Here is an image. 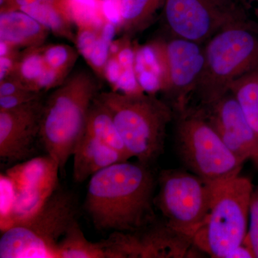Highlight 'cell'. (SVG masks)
Segmentation results:
<instances>
[{
    "instance_id": "obj_1",
    "label": "cell",
    "mask_w": 258,
    "mask_h": 258,
    "mask_svg": "<svg viewBox=\"0 0 258 258\" xmlns=\"http://www.w3.org/2000/svg\"><path fill=\"white\" fill-rule=\"evenodd\" d=\"M156 185L149 164L116 163L90 178L85 208L97 230L135 232L157 219Z\"/></svg>"
},
{
    "instance_id": "obj_2",
    "label": "cell",
    "mask_w": 258,
    "mask_h": 258,
    "mask_svg": "<svg viewBox=\"0 0 258 258\" xmlns=\"http://www.w3.org/2000/svg\"><path fill=\"white\" fill-rule=\"evenodd\" d=\"M100 88L94 74L81 70L70 74L45 100L40 142L57 161L60 172L84 133L90 108Z\"/></svg>"
},
{
    "instance_id": "obj_3",
    "label": "cell",
    "mask_w": 258,
    "mask_h": 258,
    "mask_svg": "<svg viewBox=\"0 0 258 258\" xmlns=\"http://www.w3.org/2000/svg\"><path fill=\"white\" fill-rule=\"evenodd\" d=\"M132 158L150 165L164 152L166 128L174 117L171 106L152 93L100 92Z\"/></svg>"
},
{
    "instance_id": "obj_4",
    "label": "cell",
    "mask_w": 258,
    "mask_h": 258,
    "mask_svg": "<svg viewBox=\"0 0 258 258\" xmlns=\"http://www.w3.org/2000/svg\"><path fill=\"white\" fill-rule=\"evenodd\" d=\"M258 69V30L247 21L224 29L205 45V66L195 92L208 107L230 92L231 84Z\"/></svg>"
},
{
    "instance_id": "obj_5",
    "label": "cell",
    "mask_w": 258,
    "mask_h": 258,
    "mask_svg": "<svg viewBox=\"0 0 258 258\" xmlns=\"http://www.w3.org/2000/svg\"><path fill=\"white\" fill-rule=\"evenodd\" d=\"M77 217L76 197L59 186L33 215L2 231L0 257L57 258L59 242Z\"/></svg>"
},
{
    "instance_id": "obj_6",
    "label": "cell",
    "mask_w": 258,
    "mask_h": 258,
    "mask_svg": "<svg viewBox=\"0 0 258 258\" xmlns=\"http://www.w3.org/2000/svg\"><path fill=\"white\" fill-rule=\"evenodd\" d=\"M212 186L210 210L194 236V247L212 257L227 258L247 236L253 185L238 174Z\"/></svg>"
},
{
    "instance_id": "obj_7",
    "label": "cell",
    "mask_w": 258,
    "mask_h": 258,
    "mask_svg": "<svg viewBox=\"0 0 258 258\" xmlns=\"http://www.w3.org/2000/svg\"><path fill=\"white\" fill-rule=\"evenodd\" d=\"M176 113V148L189 171L211 185L240 174L244 161L225 145L203 107Z\"/></svg>"
},
{
    "instance_id": "obj_8",
    "label": "cell",
    "mask_w": 258,
    "mask_h": 258,
    "mask_svg": "<svg viewBox=\"0 0 258 258\" xmlns=\"http://www.w3.org/2000/svg\"><path fill=\"white\" fill-rule=\"evenodd\" d=\"M154 62L159 91L170 100L174 112L188 106L205 66V45L177 37L158 38L147 45Z\"/></svg>"
},
{
    "instance_id": "obj_9",
    "label": "cell",
    "mask_w": 258,
    "mask_h": 258,
    "mask_svg": "<svg viewBox=\"0 0 258 258\" xmlns=\"http://www.w3.org/2000/svg\"><path fill=\"white\" fill-rule=\"evenodd\" d=\"M154 204L173 230L194 238L203 225L211 205L212 186L191 171L168 169L157 180Z\"/></svg>"
},
{
    "instance_id": "obj_10",
    "label": "cell",
    "mask_w": 258,
    "mask_h": 258,
    "mask_svg": "<svg viewBox=\"0 0 258 258\" xmlns=\"http://www.w3.org/2000/svg\"><path fill=\"white\" fill-rule=\"evenodd\" d=\"M164 18L173 37L203 45L224 29L247 20L234 0H166Z\"/></svg>"
},
{
    "instance_id": "obj_11",
    "label": "cell",
    "mask_w": 258,
    "mask_h": 258,
    "mask_svg": "<svg viewBox=\"0 0 258 258\" xmlns=\"http://www.w3.org/2000/svg\"><path fill=\"white\" fill-rule=\"evenodd\" d=\"M59 172L60 166L48 154L31 158L7 171L13 184L14 200L5 230L41 208L60 186Z\"/></svg>"
},
{
    "instance_id": "obj_12",
    "label": "cell",
    "mask_w": 258,
    "mask_h": 258,
    "mask_svg": "<svg viewBox=\"0 0 258 258\" xmlns=\"http://www.w3.org/2000/svg\"><path fill=\"white\" fill-rule=\"evenodd\" d=\"M109 237L115 258H183L189 257L194 246L192 239L163 219L135 232H113Z\"/></svg>"
},
{
    "instance_id": "obj_13",
    "label": "cell",
    "mask_w": 258,
    "mask_h": 258,
    "mask_svg": "<svg viewBox=\"0 0 258 258\" xmlns=\"http://www.w3.org/2000/svg\"><path fill=\"white\" fill-rule=\"evenodd\" d=\"M45 99L42 96L25 104L0 110V157L10 161L31 159L40 142Z\"/></svg>"
},
{
    "instance_id": "obj_14",
    "label": "cell",
    "mask_w": 258,
    "mask_h": 258,
    "mask_svg": "<svg viewBox=\"0 0 258 258\" xmlns=\"http://www.w3.org/2000/svg\"><path fill=\"white\" fill-rule=\"evenodd\" d=\"M203 108L210 123L236 157L244 162L258 157V137L232 93Z\"/></svg>"
},
{
    "instance_id": "obj_15",
    "label": "cell",
    "mask_w": 258,
    "mask_h": 258,
    "mask_svg": "<svg viewBox=\"0 0 258 258\" xmlns=\"http://www.w3.org/2000/svg\"><path fill=\"white\" fill-rule=\"evenodd\" d=\"M73 177L82 183L97 172L121 161H128L119 152L85 132L75 148Z\"/></svg>"
},
{
    "instance_id": "obj_16",
    "label": "cell",
    "mask_w": 258,
    "mask_h": 258,
    "mask_svg": "<svg viewBox=\"0 0 258 258\" xmlns=\"http://www.w3.org/2000/svg\"><path fill=\"white\" fill-rule=\"evenodd\" d=\"M50 30L21 10L1 12L0 41L13 48L41 47Z\"/></svg>"
},
{
    "instance_id": "obj_17",
    "label": "cell",
    "mask_w": 258,
    "mask_h": 258,
    "mask_svg": "<svg viewBox=\"0 0 258 258\" xmlns=\"http://www.w3.org/2000/svg\"><path fill=\"white\" fill-rule=\"evenodd\" d=\"M85 132L118 151L127 159L132 158L125 149L113 117L97 97L90 108Z\"/></svg>"
},
{
    "instance_id": "obj_18",
    "label": "cell",
    "mask_w": 258,
    "mask_h": 258,
    "mask_svg": "<svg viewBox=\"0 0 258 258\" xmlns=\"http://www.w3.org/2000/svg\"><path fill=\"white\" fill-rule=\"evenodd\" d=\"M57 255V258H108V252L106 240H88L77 220L59 242Z\"/></svg>"
},
{
    "instance_id": "obj_19",
    "label": "cell",
    "mask_w": 258,
    "mask_h": 258,
    "mask_svg": "<svg viewBox=\"0 0 258 258\" xmlns=\"http://www.w3.org/2000/svg\"><path fill=\"white\" fill-rule=\"evenodd\" d=\"M166 0H118L120 25L127 36L142 32Z\"/></svg>"
},
{
    "instance_id": "obj_20",
    "label": "cell",
    "mask_w": 258,
    "mask_h": 258,
    "mask_svg": "<svg viewBox=\"0 0 258 258\" xmlns=\"http://www.w3.org/2000/svg\"><path fill=\"white\" fill-rule=\"evenodd\" d=\"M230 92L235 97L244 117L258 137V69L234 81L231 84Z\"/></svg>"
},
{
    "instance_id": "obj_21",
    "label": "cell",
    "mask_w": 258,
    "mask_h": 258,
    "mask_svg": "<svg viewBox=\"0 0 258 258\" xmlns=\"http://www.w3.org/2000/svg\"><path fill=\"white\" fill-rule=\"evenodd\" d=\"M42 46L27 48L18 54L14 69L10 76L18 80L30 91H37V82L47 67L42 55Z\"/></svg>"
},
{
    "instance_id": "obj_22",
    "label": "cell",
    "mask_w": 258,
    "mask_h": 258,
    "mask_svg": "<svg viewBox=\"0 0 258 258\" xmlns=\"http://www.w3.org/2000/svg\"><path fill=\"white\" fill-rule=\"evenodd\" d=\"M20 10L36 20L50 32L75 42L76 36L71 29L72 22L53 5L41 2Z\"/></svg>"
},
{
    "instance_id": "obj_23",
    "label": "cell",
    "mask_w": 258,
    "mask_h": 258,
    "mask_svg": "<svg viewBox=\"0 0 258 258\" xmlns=\"http://www.w3.org/2000/svg\"><path fill=\"white\" fill-rule=\"evenodd\" d=\"M42 52L47 67L68 76L71 74L79 54L72 47L62 44L42 46Z\"/></svg>"
},
{
    "instance_id": "obj_24",
    "label": "cell",
    "mask_w": 258,
    "mask_h": 258,
    "mask_svg": "<svg viewBox=\"0 0 258 258\" xmlns=\"http://www.w3.org/2000/svg\"><path fill=\"white\" fill-rule=\"evenodd\" d=\"M258 169V157L253 159ZM243 244L252 249L254 257L258 258V186L253 190L249 206V226Z\"/></svg>"
},
{
    "instance_id": "obj_25",
    "label": "cell",
    "mask_w": 258,
    "mask_h": 258,
    "mask_svg": "<svg viewBox=\"0 0 258 258\" xmlns=\"http://www.w3.org/2000/svg\"><path fill=\"white\" fill-rule=\"evenodd\" d=\"M110 45L111 43L103 40L100 35L91 55L86 60L98 77L104 78L105 67L110 57Z\"/></svg>"
},
{
    "instance_id": "obj_26",
    "label": "cell",
    "mask_w": 258,
    "mask_h": 258,
    "mask_svg": "<svg viewBox=\"0 0 258 258\" xmlns=\"http://www.w3.org/2000/svg\"><path fill=\"white\" fill-rule=\"evenodd\" d=\"M78 28L75 43L78 52L87 60L100 36L101 29L89 26H78Z\"/></svg>"
},
{
    "instance_id": "obj_27",
    "label": "cell",
    "mask_w": 258,
    "mask_h": 258,
    "mask_svg": "<svg viewBox=\"0 0 258 258\" xmlns=\"http://www.w3.org/2000/svg\"><path fill=\"white\" fill-rule=\"evenodd\" d=\"M44 92L26 91L23 92L0 97V110H8L25 104L39 96L43 95Z\"/></svg>"
},
{
    "instance_id": "obj_28",
    "label": "cell",
    "mask_w": 258,
    "mask_h": 258,
    "mask_svg": "<svg viewBox=\"0 0 258 258\" xmlns=\"http://www.w3.org/2000/svg\"><path fill=\"white\" fill-rule=\"evenodd\" d=\"M122 70L123 69L117 60L116 56L110 55L109 59L105 67L104 76H103L106 81L114 87L119 79Z\"/></svg>"
},
{
    "instance_id": "obj_29",
    "label": "cell",
    "mask_w": 258,
    "mask_h": 258,
    "mask_svg": "<svg viewBox=\"0 0 258 258\" xmlns=\"http://www.w3.org/2000/svg\"><path fill=\"white\" fill-rule=\"evenodd\" d=\"M30 91L27 89L18 80L13 78H8L0 83V97L10 96L16 93Z\"/></svg>"
},
{
    "instance_id": "obj_30",
    "label": "cell",
    "mask_w": 258,
    "mask_h": 258,
    "mask_svg": "<svg viewBox=\"0 0 258 258\" xmlns=\"http://www.w3.org/2000/svg\"><path fill=\"white\" fill-rule=\"evenodd\" d=\"M18 54L17 52L13 55L0 57V81L11 76Z\"/></svg>"
},
{
    "instance_id": "obj_31",
    "label": "cell",
    "mask_w": 258,
    "mask_h": 258,
    "mask_svg": "<svg viewBox=\"0 0 258 258\" xmlns=\"http://www.w3.org/2000/svg\"><path fill=\"white\" fill-rule=\"evenodd\" d=\"M117 60L122 69H129L132 67V52L128 48H120L116 55Z\"/></svg>"
},
{
    "instance_id": "obj_32",
    "label": "cell",
    "mask_w": 258,
    "mask_h": 258,
    "mask_svg": "<svg viewBox=\"0 0 258 258\" xmlns=\"http://www.w3.org/2000/svg\"><path fill=\"white\" fill-rule=\"evenodd\" d=\"M115 34V25L109 21L105 22L100 30V35L103 40L111 43Z\"/></svg>"
},
{
    "instance_id": "obj_33",
    "label": "cell",
    "mask_w": 258,
    "mask_h": 258,
    "mask_svg": "<svg viewBox=\"0 0 258 258\" xmlns=\"http://www.w3.org/2000/svg\"><path fill=\"white\" fill-rule=\"evenodd\" d=\"M254 257V254L252 249L244 244L239 246L230 252L227 258H252Z\"/></svg>"
}]
</instances>
